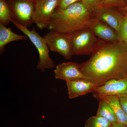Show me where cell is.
<instances>
[{
  "label": "cell",
  "instance_id": "1",
  "mask_svg": "<svg viewBox=\"0 0 127 127\" xmlns=\"http://www.w3.org/2000/svg\"><path fill=\"white\" fill-rule=\"evenodd\" d=\"M86 79L97 86L127 75V43L99 39L91 57L79 64Z\"/></svg>",
  "mask_w": 127,
  "mask_h": 127
},
{
  "label": "cell",
  "instance_id": "2",
  "mask_svg": "<svg viewBox=\"0 0 127 127\" xmlns=\"http://www.w3.org/2000/svg\"><path fill=\"white\" fill-rule=\"evenodd\" d=\"M93 12L87 9L82 1H77L61 11H55L48 29L71 34L88 28Z\"/></svg>",
  "mask_w": 127,
  "mask_h": 127
},
{
  "label": "cell",
  "instance_id": "3",
  "mask_svg": "<svg viewBox=\"0 0 127 127\" xmlns=\"http://www.w3.org/2000/svg\"><path fill=\"white\" fill-rule=\"evenodd\" d=\"M15 26L29 38L39 52V60L37 68L42 72L46 69L54 68L56 65L54 61L50 57L49 49L45 40L37 33L35 28L30 30L27 26H23L12 20L11 21Z\"/></svg>",
  "mask_w": 127,
  "mask_h": 127
},
{
  "label": "cell",
  "instance_id": "4",
  "mask_svg": "<svg viewBox=\"0 0 127 127\" xmlns=\"http://www.w3.org/2000/svg\"><path fill=\"white\" fill-rule=\"evenodd\" d=\"M71 37L73 55H91L99 40L89 28L71 34Z\"/></svg>",
  "mask_w": 127,
  "mask_h": 127
},
{
  "label": "cell",
  "instance_id": "5",
  "mask_svg": "<svg viewBox=\"0 0 127 127\" xmlns=\"http://www.w3.org/2000/svg\"><path fill=\"white\" fill-rule=\"evenodd\" d=\"M43 37L51 51L58 53L66 59H70L72 57L71 34L50 30Z\"/></svg>",
  "mask_w": 127,
  "mask_h": 127
},
{
  "label": "cell",
  "instance_id": "6",
  "mask_svg": "<svg viewBox=\"0 0 127 127\" xmlns=\"http://www.w3.org/2000/svg\"><path fill=\"white\" fill-rule=\"evenodd\" d=\"M60 0H35L32 23L40 30L48 28Z\"/></svg>",
  "mask_w": 127,
  "mask_h": 127
},
{
  "label": "cell",
  "instance_id": "7",
  "mask_svg": "<svg viewBox=\"0 0 127 127\" xmlns=\"http://www.w3.org/2000/svg\"><path fill=\"white\" fill-rule=\"evenodd\" d=\"M35 0H7L13 20L23 26L32 24Z\"/></svg>",
  "mask_w": 127,
  "mask_h": 127
},
{
  "label": "cell",
  "instance_id": "8",
  "mask_svg": "<svg viewBox=\"0 0 127 127\" xmlns=\"http://www.w3.org/2000/svg\"><path fill=\"white\" fill-rule=\"evenodd\" d=\"M88 26L98 39L108 41H119L117 32L94 15L89 22Z\"/></svg>",
  "mask_w": 127,
  "mask_h": 127
},
{
  "label": "cell",
  "instance_id": "9",
  "mask_svg": "<svg viewBox=\"0 0 127 127\" xmlns=\"http://www.w3.org/2000/svg\"><path fill=\"white\" fill-rule=\"evenodd\" d=\"M56 79L66 82L79 79H86L80 68L79 64L72 62H63L58 64L54 70Z\"/></svg>",
  "mask_w": 127,
  "mask_h": 127
},
{
  "label": "cell",
  "instance_id": "10",
  "mask_svg": "<svg viewBox=\"0 0 127 127\" xmlns=\"http://www.w3.org/2000/svg\"><path fill=\"white\" fill-rule=\"evenodd\" d=\"M93 14L96 17L108 24L118 33L125 17L118 8L114 7H101Z\"/></svg>",
  "mask_w": 127,
  "mask_h": 127
},
{
  "label": "cell",
  "instance_id": "11",
  "mask_svg": "<svg viewBox=\"0 0 127 127\" xmlns=\"http://www.w3.org/2000/svg\"><path fill=\"white\" fill-rule=\"evenodd\" d=\"M94 93L98 95L119 96L127 94V77L113 79L95 87Z\"/></svg>",
  "mask_w": 127,
  "mask_h": 127
},
{
  "label": "cell",
  "instance_id": "12",
  "mask_svg": "<svg viewBox=\"0 0 127 127\" xmlns=\"http://www.w3.org/2000/svg\"><path fill=\"white\" fill-rule=\"evenodd\" d=\"M70 99L78 97L90 93H94V89L97 85L86 79H79L66 82Z\"/></svg>",
  "mask_w": 127,
  "mask_h": 127
},
{
  "label": "cell",
  "instance_id": "13",
  "mask_svg": "<svg viewBox=\"0 0 127 127\" xmlns=\"http://www.w3.org/2000/svg\"><path fill=\"white\" fill-rule=\"evenodd\" d=\"M95 96L104 99L113 110L118 122L127 126V115L121 107L118 96L100 95L95 94Z\"/></svg>",
  "mask_w": 127,
  "mask_h": 127
},
{
  "label": "cell",
  "instance_id": "14",
  "mask_svg": "<svg viewBox=\"0 0 127 127\" xmlns=\"http://www.w3.org/2000/svg\"><path fill=\"white\" fill-rule=\"evenodd\" d=\"M28 37L15 33L10 28H7L0 23V52L2 54L5 46L12 42L21 40H26Z\"/></svg>",
  "mask_w": 127,
  "mask_h": 127
},
{
  "label": "cell",
  "instance_id": "15",
  "mask_svg": "<svg viewBox=\"0 0 127 127\" xmlns=\"http://www.w3.org/2000/svg\"><path fill=\"white\" fill-rule=\"evenodd\" d=\"M97 98L99 100V104L96 116L106 119L112 124L118 122L116 114L109 104L104 99Z\"/></svg>",
  "mask_w": 127,
  "mask_h": 127
},
{
  "label": "cell",
  "instance_id": "16",
  "mask_svg": "<svg viewBox=\"0 0 127 127\" xmlns=\"http://www.w3.org/2000/svg\"><path fill=\"white\" fill-rule=\"evenodd\" d=\"M13 20L10 8L6 0H0V23L5 26Z\"/></svg>",
  "mask_w": 127,
  "mask_h": 127
},
{
  "label": "cell",
  "instance_id": "17",
  "mask_svg": "<svg viewBox=\"0 0 127 127\" xmlns=\"http://www.w3.org/2000/svg\"><path fill=\"white\" fill-rule=\"evenodd\" d=\"M112 125L106 119L96 115L92 116L88 119L84 127H111Z\"/></svg>",
  "mask_w": 127,
  "mask_h": 127
},
{
  "label": "cell",
  "instance_id": "18",
  "mask_svg": "<svg viewBox=\"0 0 127 127\" xmlns=\"http://www.w3.org/2000/svg\"><path fill=\"white\" fill-rule=\"evenodd\" d=\"M104 0H82L86 7L91 12H94L101 7Z\"/></svg>",
  "mask_w": 127,
  "mask_h": 127
},
{
  "label": "cell",
  "instance_id": "19",
  "mask_svg": "<svg viewBox=\"0 0 127 127\" xmlns=\"http://www.w3.org/2000/svg\"><path fill=\"white\" fill-rule=\"evenodd\" d=\"M127 5L124 0H104L101 7H114L119 8L124 7Z\"/></svg>",
  "mask_w": 127,
  "mask_h": 127
},
{
  "label": "cell",
  "instance_id": "20",
  "mask_svg": "<svg viewBox=\"0 0 127 127\" xmlns=\"http://www.w3.org/2000/svg\"><path fill=\"white\" fill-rule=\"evenodd\" d=\"M118 40L127 43V16H125L118 32Z\"/></svg>",
  "mask_w": 127,
  "mask_h": 127
},
{
  "label": "cell",
  "instance_id": "21",
  "mask_svg": "<svg viewBox=\"0 0 127 127\" xmlns=\"http://www.w3.org/2000/svg\"><path fill=\"white\" fill-rule=\"evenodd\" d=\"M82 0H60L59 4L55 11H61L71 5Z\"/></svg>",
  "mask_w": 127,
  "mask_h": 127
},
{
  "label": "cell",
  "instance_id": "22",
  "mask_svg": "<svg viewBox=\"0 0 127 127\" xmlns=\"http://www.w3.org/2000/svg\"><path fill=\"white\" fill-rule=\"evenodd\" d=\"M122 108L127 115V94L118 96Z\"/></svg>",
  "mask_w": 127,
  "mask_h": 127
},
{
  "label": "cell",
  "instance_id": "23",
  "mask_svg": "<svg viewBox=\"0 0 127 127\" xmlns=\"http://www.w3.org/2000/svg\"><path fill=\"white\" fill-rule=\"evenodd\" d=\"M118 9L124 16H127V5L124 7L118 8Z\"/></svg>",
  "mask_w": 127,
  "mask_h": 127
},
{
  "label": "cell",
  "instance_id": "24",
  "mask_svg": "<svg viewBox=\"0 0 127 127\" xmlns=\"http://www.w3.org/2000/svg\"><path fill=\"white\" fill-rule=\"evenodd\" d=\"M112 127H127V126L118 122L113 124Z\"/></svg>",
  "mask_w": 127,
  "mask_h": 127
},
{
  "label": "cell",
  "instance_id": "25",
  "mask_svg": "<svg viewBox=\"0 0 127 127\" xmlns=\"http://www.w3.org/2000/svg\"><path fill=\"white\" fill-rule=\"evenodd\" d=\"M124 0L125 1V2H126V3H127V0Z\"/></svg>",
  "mask_w": 127,
  "mask_h": 127
},
{
  "label": "cell",
  "instance_id": "26",
  "mask_svg": "<svg viewBox=\"0 0 127 127\" xmlns=\"http://www.w3.org/2000/svg\"></svg>",
  "mask_w": 127,
  "mask_h": 127
},
{
  "label": "cell",
  "instance_id": "27",
  "mask_svg": "<svg viewBox=\"0 0 127 127\" xmlns=\"http://www.w3.org/2000/svg\"></svg>",
  "mask_w": 127,
  "mask_h": 127
}]
</instances>
